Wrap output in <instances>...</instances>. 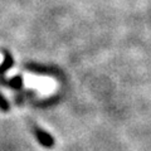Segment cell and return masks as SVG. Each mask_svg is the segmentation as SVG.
<instances>
[{"label": "cell", "mask_w": 151, "mask_h": 151, "mask_svg": "<svg viewBox=\"0 0 151 151\" xmlns=\"http://www.w3.org/2000/svg\"><path fill=\"white\" fill-rule=\"evenodd\" d=\"M0 110L3 112H8L10 110V103H9V101L4 97V94L1 92H0Z\"/></svg>", "instance_id": "cell-4"}, {"label": "cell", "mask_w": 151, "mask_h": 151, "mask_svg": "<svg viewBox=\"0 0 151 151\" xmlns=\"http://www.w3.org/2000/svg\"><path fill=\"white\" fill-rule=\"evenodd\" d=\"M3 54H4V62L0 64V76H3L5 72H8V70L14 65L13 55L9 53L8 50H3Z\"/></svg>", "instance_id": "cell-3"}, {"label": "cell", "mask_w": 151, "mask_h": 151, "mask_svg": "<svg viewBox=\"0 0 151 151\" xmlns=\"http://www.w3.org/2000/svg\"><path fill=\"white\" fill-rule=\"evenodd\" d=\"M34 136L37 137L38 142L45 149H52L55 144L53 136L50 134H48L47 131L39 129V127H34Z\"/></svg>", "instance_id": "cell-1"}, {"label": "cell", "mask_w": 151, "mask_h": 151, "mask_svg": "<svg viewBox=\"0 0 151 151\" xmlns=\"http://www.w3.org/2000/svg\"><path fill=\"white\" fill-rule=\"evenodd\" d=\"M0 83L4 84V86H8L13 89H15V91H20L23 88V77L22 76H15V77H13L12 79H8V81L1 78L0 79Z\"/></svg>", "instance_id": "cell-2"}]
</instances>
